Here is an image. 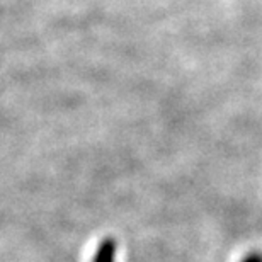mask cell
I'll list each match as a JSON object with an SVG mask.
<instances>
[{
    "label": "cell",
    "mask_w": 262,
    "mask_h": 262,
    "mask_svg": "<svg viewBox=\"0 0 262 262\" xmlns=\"http://www.w3.org/2000/svg\"><path fill=\"white\" fill-rule=\"evenodd\" d=\"M118 242L114 237H106L99 244V247L94 254L92 262H116Z\"/></svg>",
    "instance_id": "6da1fadb"
},
{
    "label": "cell",
    "mask_w": 262,
    "mask_h": 262,
    "mask_svg": "<svg viewBox=\"0 0 262 262\" xmlns=\"http://www.w3.org/2000/svg\"><path fill=\"white\" fill-rule=\"evenodd\" d=\"M242 262H262V252L255 250V252H250L249 255H245Z\"/></svg>",
    "instance_id": "7a4b0ae2"
}]
</instances>
